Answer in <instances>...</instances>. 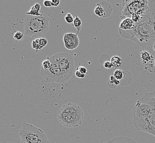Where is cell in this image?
Listing matches in <instances>:
<instances>
[{
	"mask_svg": "<svg viewBox=\"0 0 155 143\" xmlns=\"http://www.w3.org/2000/svg\"><path fill=\"white\" fill-rule=\"evenodd\" d=\"M133 123L138 131L155 137V90L145 92L137 100L133 110Z\"/></svg>",
	"mask_w": 155,
	"mask_h": 143,
	"instance_id": "cell-1",
	"label": "cell"
},
{
	"mask_svg": "<svg viewBox=\"0 0 155 143\" xmlns=\"http://www.w3.org/2000/svg\"><path fill=\"white\" fill-rule=\"evenodd\" d=\"M122 37L133 40L143 49L155 55L152 46L155 41V20L149 13L130 31L120 34Z\"/></svg>",
	"mask_w": 155,
	"mask_h": 143,
	"instance_id": "cell-2",
	"label": "cell"
},
{
	"mask_svg": "<svg viewBox=\"0 0 155 143\" xmlns=\"http://www.w3.org/2000/svg\"><path fill=\"white\" fill-rule=\"evenodd\" d=\"M149 13L147 0H123L121 18H130L137 24Z\"/></svg>",
	"mask_w": 155,
	"mask_h": 143,
	"instance_id": "cell-3",
	"label": "cell"
},
{
	"mask_svg": "<svg viewBox=\"0 0 155 143\" xmlns=\"http://www.w3.org/2000/svg\"><path fill=\"white\" fill-rule=\"evenodd\" d=\"M84 111L81 107L76 103H68L62 106L58 112V119L66 127L74 128L82 123Z\"/></svg>",
	"mask_w": 155,
	"mask_h": 143,
	"instance_id": "cell-4",
	"label": "cell"
},
{
	"mask_svg": "<svg viewBox=\"0 0 155 143\" xmlns=\"http://www.w3.org/2000/svg\"><path fill=\"white\" fill-rule=\"evenodd\" d=\"M49 17L46 14L27 15L24 22L25 35L31 37L43 36L49 30Z\"/></svg>",
	"mask_w": 155,
	"mask_h": 143,
	"instance_id": "cell-5",
	"label": "cell"
},
{
	"mask_svg": "<svg viewBox=\"0 0 155 143\" xmlns=\"http://www.w3.org/2000/svg\"><path fill=\"white\" fill-rule=\"evenodd\" d=\"M19 137L23 143H49L48 138L41 129L27 123L22 124Z\"/></svg>",
	"mask_w": 155,
	"mask_h": 143,
	"instance_id": "cell-6",
	"label": "cell"
},
{
	"mask_svg": "<svg viewBox=\"0 0 155 143\" xmlns=\"http://www.w3.org/2000/svg\"><path fill=\"white\" fill-rule=\"evenodd\" d=\"M48 59L51 63L60 69L70 79L73 76L74 63L71 55L65 52H61L49 57Z\"/></svg>",
	"mask_w": 155,
	"mask_h": 143,
	"instance_id": "cell-7",
	"label": "cell"
},
{
	"mask_svg": "<svg viewBox=\"0 0 155 143\" xmlns=\"http://www.w3.org/2000/svg\"><path fill=\"white\" fill-rule=\"evenodd\" d=\"M63 41L66 49L73 50L78 48L80 44V40L77 34L68 33L64 35Z\"/></svg>",
	"mask_w": 155,
	"mask_h": 143,
	"instance_id": "cell-8",
	"label": "cell"
},
{
	"mask_svg": "<svg viewBox=\"0 0 155 143\" xmlns=\"http://www.w3.org/2000/svg\"><path fill=\"white\" fill-rule=\"evenodd\" d=\"M113 8L108 2H101L97 5L94 12L99 17H108L112 14Z\"/></svg>",
	"mask_w": 155,
	"mask_h": 143,
	"instance_id": "cell-9",
	"label": "cell"
},
{
	"mask_svg": "<svg viewBox=\"0 0 155 143\" xmlns=\"http://www.w3.org/2000/svg\"><path fill=\"white\" fill-rule=\"evenodd\" d=\"M140 57L144 67L149 71L152 72L155 66V55L145 50H143L140 53Z\"/></svg>",
	"mask_w": 155,
	"mask_h": 143,
	"instance_id": "cell-10",
	"label": "cell"
},
{
	"mask_svg": "<svg viewBox=\"0 0 155 143\" xmlns=\"http://www.w3.org/2000/svg\"><path fill=\"white\" fill-rule=\"evenodd\" d=\"M136 26V24L130 18H124L121 21L119 25V33L127 32L134 29Z\"/></svg>",
	"mask_w": 155,
	"mask_h": 143,
	"instance_id": "cell-11",
	"label": "cell"
},
{
	"mask_svg": "<svg viewBox=\"0 0 155 143\" xmlns=\"http://www.w3.org/2000/svg\"><path fill=\"white\" fill-rule=\"evenodd\" d=\"M48 44V40L45 37H38L31 43L32 48L36 51L42 50Z\"/></svg>",
	"mask_w": 155,
	"mask_h": 143,
	"instance_id": "cell-12",
	"label": "cell"
},
{
	"mask_svg": "<svg viewBox=\"0 0 155 143\" xmlns=\"http://www.w3.org/2000/svg\"><path fill=\"white\" fill-rule=\"evenodd\" d=\"M103 143H137L133 139L127 137H119L107 140Z\"/></svg>",
	"mask_w": 155,
	"mask_h": 143,
	"instance_id": "cell-13",
	"label": "cell"
},
{
	"mask_svg": "<svg viewBox=\"0 0 155 143\" xmlns=\"http://www.w3.org/2000/svg\"><path fill=\"white\" fill-rule=\"evenodd\" d=\"M41 9V5L38 3H35L34 6L31 7L29 12L27 13V15L34 16H41L42 14L39 12Z\"/></svg>",
	"mask_w": 155,
	"mask_h": 143,
	"instance_id": "cell-14",
	"label": "cell"
},
{
	"mask_svg": "<svg viewBox=\"0 0 155 143\" xmlns=\"http://www.w3.org/2000/svg\"><path fill=\"white\" fill-rule=\"evenodd\" d=\"M110 62L112 63L113 67L118 68L122 64V59L121 57L118 56H114L112 57L110 59Z\"/></svg>",
	"mask_w": 155,
	"mask_h": 143,
	"instance_id": "cell-15",
	"label": "cell"
},
{
	"mask_svg": "<svg viewBox=\"0 0 155 143\" xmlns=\"http://www.w3.org/2000/svg\"><path fill=\"white\" fill-rule=\"evenodd\" d=\"M72 25L75 27L77 30V34H78L80 31L81 30L82 27V21L81 19L78 17V16H76L74 18V21L72 23Z\"/></svg>",
	"mask_w": 155,
	"mask_h": 143,
	"instance_id": "cell-16",
	"label": "cell"
},
{
	"mask_svg": "<svg viewBox=\"0 0 155 143\" xmlns=\"http://www.w3.org/2000/svg\"><path fill=\"white\" fill-rule=\"evenodd\" d=\"M149 12L155 20V0H147Z\"/></svg>",
	"mask_w": 155,
	"mask_h": 143,
	"instance_id": "cell-17",
	"label": "cell"
},
{
	"mask_svg": "<svg viewBox=\"0 0 155 143\" xmlns=\"http://www.w3.org/2000/svg\"><path fill=\"white\" fill-rule=\"evenodd\" d=\"M51 63L49 59H48L44 60L41 64V71H48L51 68Z\"/></svg>",
	"mask_w": 155,
	"mask_h": 143,
	"instance_id": "cell-18",
	"label": "cell"
},
{
	"mask_svg": "<svg viewBox=\"0 0 155 143\" xmlns=\"http://www.w3.org/2000/svg\"><path fill=\"white\" fill-rule=\"evenodd\" d=\"M124 75H125L124 72L121 71L120 69H117L114 72V74H113V76L114 77V78L120 81H121V80L124 79Z\"/></svg>",
	"mask_w": 155,
	"mask_h": 143,
	"instance_id": "cell-19",
	"label": "cell"
},
{
	"mask_svg": "<svg viewBox=\"0 0 155 143\" xmlns=\"http://www.w3.org/2000/svg\"><path fill=\"white\" fill-rule=\"evenodd\" d=\"M119 84H120V81H118L117 79H116L114 78V77L113 76V75H112L110 77V80H109V81L108 82L109 87H111L112 85V88L113 89V86H114L115 87H117Z\"/></svg>",
	"mask_w": 155,
	"mask_h": 143,
	"instance_id": "cell-20",
	"label": "cell"
},
{
	"mask_svg": "<svg viewBox=\"0 0 155 143\" xmlns=\"http://www.w3.org/2000/svg\"><path fill=\"white\" fill-rule=\"evenodd\" d=\"M24 37H25V34L21 31H16L13 35V38L17 41L21 40L24 39Z\"/></svg>",
	"mask_w": 155,
	"mask_h": 143,
	"instance_id": "cell-21",
	"label": "cell"
},
{
	"mask_svg": "<svg viewBox=\"0 0 155 143\" xmlns=\"http://www.w3.org/2000/svg\"><path fill=\"white\" fill-rule=\"evenodd\" d=\"M74 19L72 14L68 13V14H66V16L65 17V22L67 23L71 24V23H73L74 21Z\"/></svg>",
	"mask_w": 155,
	"mask_h": 143,
	"instance_id": "cell-22",
	"label": "cell"
},
{
	"mask_svg": "<svg viewBox=\"0 0 155 143\" xmlns=\"http://www.w3.org/2000/svg\"><path fill=\"white\" fill-rule=\"evenodd\" d=\"M77 70L80 72H81V73L84 74V75H86V74H87V68L85 67H84V66H80V67H78V68H77Z\"/></svg>",
	"mask_w": 155,
	"mask_h": 143,
	"instance_id": "cell-23",
	"label": "cell"
},
{
	"mask_svg": "<svg viewBox=\"0 0 155 143\" xmlns=\"http://www.w3.org/2000/svg\"><path fill=\"white\" fill-rule=\"evenodd\" d=\"M50 2L51 3L52 6L54 7L59 6L60 3V0H50Z\"/></svg>",
	"mask_w": 155,
	"mask_h": 143,
	"instance_id": "cell-24",
	"label": "cell"
},
{
	"mask_svg": "<svg viewBox=\"0 0 155 143\" xmlns=\"http://www.w3.org/2000/svg\"><path fill=\"white\" fill-rule=\"evenodd\" d=\"M103 65L107 69H110L112 68V67H113L110 61H106L103 63Z\"/></svg>",
	"mask_w": 155,
	"mask_h": 143,
	"instance_id": "cell-25",
	"label": "cell"
},
{
	"mask_svg": "<svg viewBox=\"0 0 155 143\" xmlns=\"http://www.w3.org/2000/svg\"><path fill=\"white\" fill-rule=\"evenodd\" d=\"M75 75L76 77L78 78H84L86 76V75L81 73V72H80L78 70H76V71L75 72Z\"/></svg>",
	"mask_w": 155,
	"mask_h": 143,
	"instance_id": "cell-26",
	"label": "cell"
},
{
	"mask_svg": "<svg viewBox=\"0 0 155 143\" xmlns=\"http://www.w3.org/2000/svg\"><path fill=\"white\" fill-rule=\"evenodd\" d=\"M43 5L44 6L47 8H49V7H51L52 6L51 5V3L50 2V0H44L43 2Z\"/></svg>",
	"mask_w": 155,
	"mask_h": 143,
	"instance_id": "cell-27",
	"label": "cell"
},
{
	"mask_svg": "<svg viewBox=\"0 0 155 143\" xmlns=\"http://www.w3.org/2000/svg\"><path fill=\"white\" fill-rule=\"evenodd\" d=\"M152 49H153V50L155 51V43H153V46H152Z\"/></svg>",
	"mask_w": 155,
	"mask_h": 143,
	"instance_id": "cell-28",
	"label": "cell"
},
{
	"mask_svg": "<svg viewBox=\"0 0 155 143\" xmlns=\"http://www.w3.org/2000/svg\"><path fill=\"white\" fill-rule=\"evenodd\" d=\"M154 65H155V61H154Z\"/></svg>",
	"mask_w": 155,
	"mask_h": 143,
	"instance_id": "cell-29",
	"label": "cell"
}]
</instances>
